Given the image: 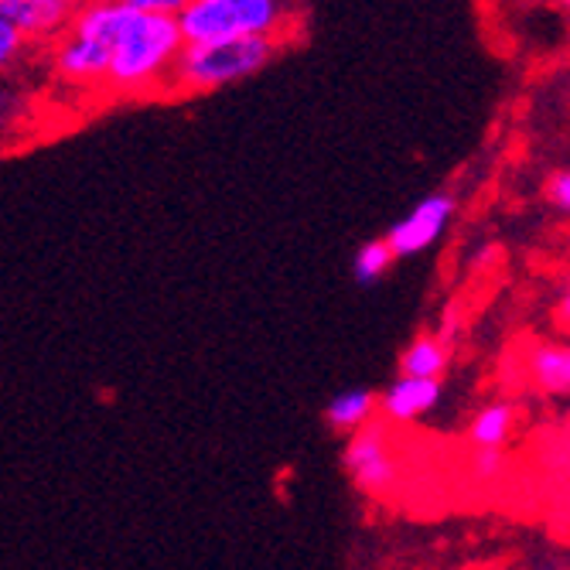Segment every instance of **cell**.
Returning a JSON list of instances; mask_svg holds the SVG:
<instances>
[{
  "label": "cell",
  "instance_id": "cell-1",
  "mask_svg": "<svg viewBox=\"0 0 570 570\" xmlns=\"http://www.w3.org/2000/svg\"><path fill=\"white\" fill-rule=\"evenodd\" d=\"M181 31L168 14L130 11L110 45V62L102 89L114 96H150L171 92L175 62L181 56Z\"/></svg>",
  "mask_w": 570,
  "mask_h": 570
},
{
  "label": "cell",
  "instance_id": "cell-10",
  "mask_svg": "<svg viewBox=\"0 0 570 570\" xmlns=\"http://www.w3.org/2000/svg\"><path fill=\"white\" fill-rule=\"evenodd\" d=\"M35 117V92L14 72L0 76V144L14 134H28Z\"/></svg>",
  "mask_w": 570,
  "mask_h": 570
},
{
  "label": "cell",
  "instance_id": "cell-15",
  "mask_svg": "<svg viewBox=\"0 0 570 570\" xmlns=\"http://www.w3.org/2000/svg\"><path fill=\"white\" fill-rule=\"evenodd\" d=\"M393 261H396V256L390 253L386 239H370V243H362V246L355 249V261H352V277H355V284L370 287V284H376V281H383L386 271L393 267Z\"/></svg>",
  "mask_w": 570,
  "mask_h": 570
},
{
  "label": "cell",
  "instance_id": "cell-4",
  "mask_svg": "<svg viewBox=\"0 0 570 570\" xmlns=\"http://www.w3.org/2000/svg\"><path fill=\"white\" fill-rule=\"evenodd\" d=\"M451 216H454V198L451 195L438 191V195L421 198L390 229V236H386L390 253L396 256V261H403V256H417V253L431 249L444 236V229L451 226Z\"/></svg>",
  "mask_w": 570,
  "mask_h": 570
},
{
  "label": "cell",
  "instance_id": "cell-13",
  "mask_svg": "<svg viewBox=\"0 0 570 570\" xmlns=\"http://www.w3.org/2000/svg\"><path fill=\"white\" fill-rule=\"evenodd\" d=\"M533 380L540 383V390L553 393V396H567L570 390V348L567 345H540L533 352Z\"/></svg>",
  "mask_w": 570,
  "mask_h": 570
},
{
  "label": "cell",
  "instance_id": "cell-17",
  "mask_svg": "<svg viewBox=\"0 0 570 570\" xmlns=\"http://www.w3.org/2000/svg\"><path fill=\"white\" fill-rule=\"evenodd\" d=\"M502 464H505L502 448H479V454L472 458V475L482 482H492V479H499Z\"/></svg>",
  "mask_w": 570,
  "mask_h": 570
},
{
  "label": "cell",
  "instance_id": "cell-21",
  "mask_svg": "<svg viewBox=\"0 0 570 570\" xmlns=\"http://www.w3.org/2000/svg\"><path fill=\"white\" fill-rule=\"evenodd\" d=\"M557 4H567V0H557Z\"/></svg>",
  "mask_w": 570,
  "mask_h": 570
},
{
  "label": "cell",
  "instance_id": "cell-12",
  "mask_svg": "<svg viewBox=\"0 0 570 570\" xmlns=\"http://www.w3.org/2000/svg\"><path fill=\"white\" fill-rule=\"evenodd\" d=\"M376 413V393L370 390H345L325 406V421L332 431H358L373 421Z\"/></svg>",
  "mask_w": 570,
  "mask_h": 570
},
{
  "label": "cell",
  "instance_id": "cell-9",
  "mask_svg": "<svg viewBox=\"0 0 570 570\" xmlns=\"http://www.w3.org/2000/svg\"><path fill=\"white\" fill-rule=\"evenodd\" d=\"M236 21L239 35L284 41V35L297 24L291 0H236Z\"/></svg>",
  "mask_w": 570,
  "mask_h": 570
},
{
  "label": "cell",
  "instance_id": "cell-20",
  "mask_svg": "<svg viewBox=\"0 0 570 570\" xmlns=\"http://www.w3.org/2000/svg\"><path fill=\"white\" fill-rule=\"evenodd\" d=\"M41 4H48V8H56V11H66V14H72L82 0H41Z\"/></svg>",
  "mask_w": 570,
  "mask_h": 570
},
{
  "label": "cell",
  "instance_id": "cell-16",
  "mask_svg": "<svg viewBox=\"0 0 570 570\" xmlns=\"http://www.w3.org/2000/svg\"><path fill=\"white\" fill-rule=\"evenodd\" d=\"M24 59H28V41L8 21H0V76L18 72Z\"/></svg>",
  "mask_w": 570,
  "mask_h": 570
},
{
  "label": "cell",
  "instance_id": "cell-3",
  "mask_svg": "<svg viewBox=\"0 0 570 570\" xmlns=\"http://www.w3.org/2000/svg\"><path fill=\"white\" fill-rule=\"evenodd\" d=\"M345 472L352 482L370 492V495H386L396 479H400V464L390 448V434L383 424L370 421L366 428H358L345 448Z\"/></svg>",
  "mask_w": 570,
  "mask_h": 570
},
{
  "label": "cell",
  "instance_id": "cell-5",
  "mask_svg": "<svg viewBox=\"0 0 570 570\" xmlns=\"http://www.w3.org/2000/svg\"><path fill=\"white\" fill-rule=\"evenodd\" d=\"M48 62L51 72L62 86H76V89H96L107 79V62H110V48L96 45L89 38H79L72 31H62L56 41H48Z\"/></svg>",
  "mask_w": 570,
  "mask_h": 570
},
{
  "label": "cell",
  "instance_id": "cell-11",
  "mask_svg": "<svg viewBox=\"0 0 570 570\" xmlns=\"http://www.w3.org/2000/svg\"><path fill=\"white\" fill-rule=\"evenodd\" d=\"M451 362V345L441 342L438 335H421L413 338L400 358V370L410 380H438Z\"/></svg>",
  "mask_w": 570,
  "mask_h": 570
},
{
  "label": "cell",
  "instance_id": "cell-22",
  "mask_svg": "<svg viewBox=\"0 0 570 570\" xmlns=\"http://www.w3.org/2000/svg\"><path fill=\"white\" fill-rule=\"evenodd\" d=\"M82 4H89V0H82Z\"/></svg>",
  "mask_w": 570,
  "mask_h": 570
},
{
  "label": "cell",
  "instance_id": "cell-14",
  "mask_svg": "<svg viewBox=\"0 0 570 570\" xmlns=\"http://www.w3.org/2000/svg\"><path fill=\"white\" fill-rule=\"evenodd\" d=\"M512 424H515V410L509 403H489L472 421L469 438L475 448H502L512 434Z\"/></svg>",
  "mask_w": 570,
  "mask_h": 570
},
{
  "label": "cell",
  "instance_id": "cell-2",
  "mask_svg": "<svg viewBox=\"0 0 570 570\" xmlns=\"http://www.w3.org/2000/svg\"><path fill=\"white\" fill-rule=\"evenodd\" d=\"M277 51V41L253 35H233L209 45H185L175 62L171 92H213L253 79Z\"/></svg>",
  "mask_w": 570,
  "mask_h": 570
},
{
  "label": "cell",
  "instance_id": "cell-19",
  "mask_svg": "<svg viewBox=\"0 0 570 570\" xmlns=\"http://www.w3.org/2000/svg\"><path fill=\"white\" fill-rule=\"evenodd\" d=\"M124 4H130L134 11H144V14H168L175 18L188 0H124Z\"/></svg>",
  "mask_w": 570,
  "mask_h": 570
},
{
  "label": "cell",
  "instance_id": "cell-7",
  "mask_svg": "<svg viewBox=\"0 0 570 570\" xmlns=\"http://www.w3.org/2000/svg\"><path fill=\"white\" fill-rule=\"evenodd\" d=\"M441 380H410V376H400L383 396H376V410H383V417L390 421H417L424 413H431L438 403H441Z\"/></svg>",
  "mask_w": 570,
  "mask_h": 570
},
{
  "label": "cell",
  "instance_id": "cell-6",
  "mask_svg": "<svg viewBox=\"0 0 570 570\" xmlns=\"http://www.w3.org/2000/svg\"><path fill=\"white\" fill-rule=\"evenodd\" d=\"M185 45H209L239 35L236 21V0H188L175 14Z\"/></svg>",
  "mask_w": 570,
  "mask_h": 570
},
{
  "label": "cell",
  "instance_id": "cell-8",
  "mask_svg": "<svg viewBox=\"0 0 570 570\" xmlns=\"http://www.w3.org/2000/svg\"><path fill=\"white\" fill-rule=\"evenodd\" d=\"M0 21H8L28 45L56 41L66 31L69 14L41 4V0H0Z\"/></svg>",
  "mask_w": 570,
  "mask_h": 570
},
{
  "label": "cell",
  "instance_id": "cell-18",
  "mask_svg": "<svg viewBox=\"0 0 570 570\" xmlns=\"http://www.w3.org/2000/svg\"><path fill=\"white\" fill-rule=\"evenodd\" d=\"M543 195H547V202L553 205L557 213H567V209H570V171H567V168H557V171L547 178Z\"/></svg>",
  "mask_w": 570,
  "mask_h": 570
}]
</instances>
